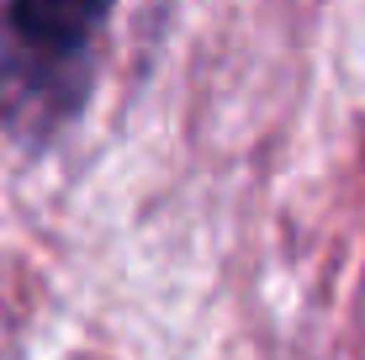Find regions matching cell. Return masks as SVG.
<instances>
[{"label": "cell", "instance_id": "cell-1", "mask_svg": "<svg viewBox=\"0 0 365 360\" xmlns=\"http://www.w3.org/2000/svg\"><path fill=\"white\" fill-rule=\"evenodd\" d=\"M111 0H11V37L27 58L64 64L96 37Z\"/></svg>", "mask_w": 365, "mask_h": 360}]
</instances>
